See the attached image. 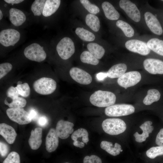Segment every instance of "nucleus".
<instances>
[{
  "mask_svg": "<svg viewBox=\"0 0 163 163\" xmlns=\"http://www.w3.org/2000/svg\"><path fill=\"white\" fill-rule=\"evenodd\" d=\"M116 99V96L113 93L99 90L91 95L89 100L91 103L95 106L105 107L113 105Z\"/></svg>",
  "mask_w": 163,
  "mask_h": 163,
  "instance_id": "1",
  "label": "nucleus"
},
{
  "mask_svg": "<svg viewBox=\"0 0 163 163\" xmlns=\"http://www.w3.org/2000/svg\"><path fill=\"white\" fill-rule=\"evenodd\" d=\"M102 127L106 133L112 135H117L123 133L126 129L124 121L119 118H108L103 121Z\"/></svg>",
  "mask_w": 163,
  "mask_h": 163,
  "instance_id": "2",
  "label": "nucleus"
},
{
  "mask_svg": "<svg viewBox=\"0 0 163 163\" xmlns=\"http://www.w3.org/2000/svg\"><path fill=\"white\" fill-rule=\"evenodd\" d=\"M33 87L35 91L38 93L42 95H48L55 91L56 88V83L51 78L42 77L34 82Z\"/></svg>",
  "mask_w": 163,
  "mask_h": 163,
  "instance_id": "3",
  "label": "nucleus"
},
{
  "mask_svg": "<svg viewBox=\"0 0 163 163\" xmlns=\"http://www.w3.org/2000/svg\"><path fill=\"white\" fill-rule=\"evenodd\" d=\"M135 110L134 107L131 104H119L107 107L104 112L108 116L117 117L131 114L134 112Z\"/></svg>",
  "mask_w": 163,
  "mask_h": 163,
  "instance_id": "4",
  "label": "nucleus"
},
{
  "mask_svg": "<svg viewBox=\"0 0 163 163\" xmlns=\"http://www.w3.org/2000/svg\"><path fill=\"white\" fill-rule=\"evenodd\" d=\"M24 53L25 57L29 59L38 62L44 60L46 56L43 47L36 43H32L26 47Z\"/></svg>",
  "mask_w": 163,
  "mask_h": 163,
  "instance_id": "5",
  "label": "nucleus"
},
{
  "mask_svg": "<svg viewBox=\"0 0 163 163\" xmlns=\"http://www.w3.org/2000/svg\"><path fill=\"white\" fill-rule=\"evenodd\" d=\"M56 50L58 55L62 59H67L75 52L74 42L70 38L64 37L57 44Z\"/></svg>",
  "mask_w": 163,
  "mask_h": 163,
  "instance_id": "6",
  "label": "nucleus"
},
{
  "mask_svg": "<svg viewBox=\"0 0 163 163\" xmlns=\"http://www.w3.org/2000/svg\"><path fill=\"white\" fill-rule=\"evenodd\" d=\"M8 117L20 125L30 123L32 119L29 113L23 108H9L6 111Z\"/></svg>",
  "mask_w": 163,
  "mask_h": 163,
  "instance_id": "7",
  "label": "nucleus"
},
{
  "mask_svg": "<svg viewBox=\"0 0 163 163\" xmlns=\"http://www.w3.org/2000/svg\"><path fill=\"white\" fill-rule=\"evenodd\" d=\"M20 37V33L14 29H6L0 32V43L5 47L14 46L19 40Z\"/></svg>",
  "mask_w": 163,
  "mask_h": 163,
  "instance_id": "8",
  "label": "nucleus"
},
{
  "mask_svg": "<svg viewBox=\"0 0 163 163\" xmlns=\"http://www.w3.org/2000/svg\"><path fill=\"white\" fill-rule=\"evenodd\" d=\"M141 79V75L139 72L130 71L125 73L118 78L117 82L120 86L126 89L137 84Z\"/></svg>",
  "mask_w": 163,
  "mask_h": 163,
  "instance_id": "9",
  "label": "nucleus"
},
{
  "mask_svg": "<svg viewBox=\"0 0 163 163\" xmlns=\"http://www.w3.org/2000/svg\"><path fill=\"white\" fill-rule=\"evenodd\" d=\"M119 4L120 8L124 11L127 15L132 20L136 22L140 21V12L134 3L129 0H121L119 2Z\"/></svg>",
  "mask_w": 163,
  "mask_h": 163,
  "instance_id": "10",
  "label": "nucleus"
},
{
  "mask_svg": "<svg viewBox=\"0 0 163 163\" xmlns=\"http://www.w3.org/2000/svg\"><path fill=\"white\" fill-rule=\"evenodd\" d=\"M125 46L129 51L143 56L149 54L151 50L146 43L136 39L127 41L125 43Z\"/></svg>",
  "mask_w": 163,
  "mask_h": 163,
  "instance_id": "11",
  "label": "nucleus"
},
{
  "mask_svg": "<svg viewBox=\"0 0 163 163\" xmlns=\"http://www.w3.org/2000/svg\"><path fill=\"white\" fill-rule=\"evenodd\" d=\"M71 78L77 82L82 85H88L92 81V78L90 74L79 68L74 67L69 71Z\"/></svg>",
  "mask_w": 163,
  "mask_h": 163,
  "instance_id": "12",
  "label": "nucleus"
},
{
  "mask_svg": "<svg viewBox=\"0 0 163 163\" xmlns=\"http://www.w3.org/2000/svg\"><path fill=\"white\" fill-rule=\"evenodd\" d=\"M74 124L67 121L60 120L57 122L56 131L59 137L62 139H67L74 131Z\"/></svg>",
  "mask_w": 163,
  "mask_h": 163,
  "instance_id": "13",
  "label": "nucleus"
},
{
  "mask_svg": "<svg viewBox=\"0 0 163 163\" xmlns=\"http://www.w3.org/2000/svg\"><path fill=\"white\" fill-rule=\"evenodd\" d=\"M145 69L152 74H163V61L158 59L148 58L143 62Z\"/></svg>",
  "mask_w": 163,
  "mask_h": 163,
  "instance_id": "14",
  "label": "nucleus"
},
{
  "mask_svg": "<svg viewBox=\"0 0 163 163\" xmlns=\"http://www.w3.org/2000/svg\"><path fill=\"white\" fill-rule=\"evenodd\" d=\"M146 23L150 30L155 34L160 35L163 33L161 24L156 17L152 13L147 11L144 15Z\"/></svg>",
  "mask_w": 163,
  "mask_h": 163,
  "instance_id": "15",
  "label": "nucleus"
},
{
  "mask_svg": "<svg viewBox=\"0 0 163 163\" xmlns=\"http://www.w3.org/2000/svg\"><path fill=\"white\" fill-rule=\"evenodd\" d=\"M59 143V137L56 129L51 128L46 137L45 145L46 151L49 152L55 151L57 148Z\"/></svg>",
  "mask_w": 163,
  "mask_h": 163,
  "instance_id": "16",
  "label": "nucleus"
},
{
  "mask_svg": "<svg viewBox=\"0 0 163 163\" xmlns=\"http://www.w3.org/2000/svg\"><path fill=\"white\" fill-rule=\"evenodd\" d=\"M0 134L10 144L14 142L17 135L12 127L4 123L0 124Z\"/></svg>",
  "mask_w": 163,
  "mask_h": 163,
  "instance_id": "17",
  "label": "nucleus"
},
{
  "mask_svg": "<svg viewBox=\"0 0 163 163\" xmlns=\"http://www.w3.org/2000/svg\"><path fill=\"white\" fill-rule=\"evenodd\" d=\"M42 129L36 127L32 130L28 140V143L30 148L33 150L37 149L42 143Z\"/></svg>",
  "mask_w": 163,
  "mask_h": 163,
  "instance_id": "18",
  "label": "nucleus"
},
{
  "mask_svg": "<svg viewBox=\"0 0 163 163\" xmlns=\"http://www.w3.org/2000/svg\"><path fill=\"white\" fill-rule=\"evenodd\" d=\"M152 123V122L147 121L140 126L139 127L143 132L142 134H139L136 132L133 134L136 141L142 142L145 140L146 138L149 136V134L152 133L154 129V127L151 126Z\"/></svg>",
  "mask_w": 163,
  "mask_h": 163,
  "instance_id": "19",
  "label": "nucleus"
},
{
  "mask_svg": "<svg viewBox=\"0 0 163 163\" xmlns=\"http://www.w3.org/2000/svg\"><path fill=\"white\" fill-rule=\"evenodd\" d=\"M9 13L10 21L15 26H21L26 20V17L24 14L17 8H11L9 11Z\"/></svg>",
  "mask_w": 163,
  "mask_h": 163,
  "instance_id": "20",
  "label": "nucleus"
},
{
  "mask_svg": "<svg viewBox=\"0 0 163 163\" xmlns=\"http://www.w3.org/2000/svg\"><path fill=\"white\" fill-rule=\"evenodd\" d=\"M102 7L105 17L111 20H118L120 15L113 6L107 2H104L102 4Z\"/></svg>",
  "mask_w": 163,
  "mask_h": 163,
  "instance_id": "21",
  "label": "nucleus"
},
{
  "mask_svg": "<svg viewBox=\"0 0 163 163\" xmlns=\"http://www.w3.org/2000/svg\"><path fill=\"white\" fill-rule=\"evenodd\" d=\"M127 67L124 63H119L112 66L107 72V77L111 78H119L126 71Z\"/></svg>",
  "mask_w": 163,
  "mask_h": 163,
  "instance_id": "22",
  "label": "nucleus"
},
{
  "mask_svg": "<svg viewBox=\"0 0 163 163\" xmlns=\"http://www.w3.org/2000/svg\"><path fill=\"white\" fill-rule=\"evenodd\" d=\"M60 0H47L45 4L42 14L45 17L49 16L54 14L59 8Z\"/></svg>",
  "mask_w": 163,
  "mask_h": 163,
  "instance_id": "23",
  "label": "nucleus"
},
{
  "mask_svg": "<svg viewBox=\"0 0 163 163\" xmlns=\"http://www.w3.org/2000/svg\"><path fill=\"white\" fill-rule=\"evenodd\" d=\"M100 147L102 149L113 156L119 155L122 149L121 146L119 144L116 143L113 145L111 142L105 141L101 142Z\"/></svg>",
  "mask_w": 163,
  "mask_h": 163,
  "instance_id": "24",
  "label": "nucleus"
},
{
  "mask_svg": "<svg viewBox=\"0 0 163 163\" xmlns=\"http://www.w3.org/2000/svg\"><path fill=\"white\" fill-rule=\"evenodd\" d=\"M147 44L150 50L163 56V40L157 38H152L147 42Z\"/></svg>",
  "mask_w": 163,
  "mask_h": 163,
  "instance_id": "25",
  "label": "nucleus"
},
{
  "mask_svg": "<svg viewBox=\"0 0 163 163\" xmlns=\"http://www.w3.org/2000/svg\"><path fill=\"white\" fill-rule=\"evenodd\" d=\"M160 97L161 94L158 90L155 89H149L143 100V103L147 105H151L154 102L158 101Z\"/></svg>",
  "mask_w": 163,
  "mask_h": 163,
  "instance_id": "26",
  "label": "nucleus"
},
{
  "mask_svg": "<svg viewBox=\"0 0 163 163\" xmlns=\"http://www.w3.org/2000/svg\"><path fill=\"white\" fill-rule=\"evenodd\" d=\"M87 48L89 51L97 59H101L105 52L104 48L96 43H89L87 45Z\"/></svg>",
  "mask_w": 163,
  "mask_h": 163,
  "instance_id": "27",
  "label": "nucleus"
},
{
  "mask_svg": "<svg viewBox=\"0 0 163 163\" xmlns=\"http://www.w3.org/2000/svg\"><path fill=\"white\" fill-rule=\"evenodd\" d=\"M8 98L11 100V101H8L5 100L4 103L10 108H22L26 105V101L23 97L16 96Z\"/></svg>",
  "mask_w": 163,
  "mask_h": 163,
  "instance_id": "28",
  "label": "nucleus"
},
{
  "mask_svg": "<svg viewBox=\"0 0 163 163\" xmlns=\"http://www.w3.org/2000/svg\"><path fill=\"white\" fill-rule=\"evenodd\" d=\"M86 24L92 30L97 32L99 30L100 25V22L98 17L91 14L87 15L85 18Z\"/></svg>",
  "mask_w": 163,
  "mask_h": 163,
  "instance_id": "29",
  "label": "nucleus"
},
{
  "mask_svg": "<svg viewBox=\"0 0 163 163\" xmlns=\"http://www.w3.org/2000/svg\"><path fill=\"white\" fill-rule=\"evenodd\" d=\"M116 25L121 30L126 37H131L133 36L134 30L127 23L122 20H119L117 21Z\"/></svg>",
  "mask_w": 163,
  "mask_h": 163,
  "instance_id": "30",
  "label": "nucleus"
},
{
  "mask_svg": "<svg viewBox=\"0 0 163 163\" xmlns=\"http://www.w3.org/2000/svg\"><path fill=\"white\" fill-rule=\"evenodd\" d=\"M88 133L87 130L83 128H80L73 132L71 138L75 141L80 138H82V142L86 144L89 141Z\"/></svg>",
  "mask_w": 163,
  "mask_h": 163,
  "instance_id": "31",
  "label": "nucleus"
},
{
  "mask_svg": "<svg viewBox=\"0 0 163 163\" xmlns=\"http://www.w3.org/2000/svg\"><path fill=\"white\" fill-rule=\"evenodd\" d=\"M75 32L81 39L84 41H91L95 39V36L92 33L83 28L77 27Z\"/></svg>",
  "mask_w": 163,
  "mask_h": 163,
  "instance_id": "32",
  "label": "nucleus"
},
{
  "mask_svg": "<svg viewBox=\"0 0 163 163\" xmlns=\"http://www.w3.org/2000/svg\"><path fill=\"white\" fill-rule=\"evenodd\" d=\"M80 59L82 62L92 65H97L99 62L98 59L87 51H84L81 53Z\"/></svg>",
  "mask_w": 163,
  "mask_h": 163,
  "instance_id": "33",
  "label": "nucleus"
},
{
  "mask_svg": "<svg viewBox=\"0 0 163 163\" xmlns=\"http://www.w3.org/2000/svg\"><path fill=\"white\" fill-rule=\"evenodd\" d=\"M45 0H35L32 3L31 9L34 16H40L42 13Z\"/></svg>",
  "mask_w": 163,
  "mask_h": 163,
  "instance_id": "34",
  "label": "nucleus"
},
{
  "mask_svg": "<svg viewBox=\"0 0 163 163\" xmlns=\"http://www.w3.org/2000/svg\"><path fill=\"white\" fill-rule=\"evenodd\" d=\"M148 157L154 159L158 156L163 155V146L153 147L148 150L146 152Z\"/></svg>",
  "mask_w": 163,
  "mask_h": 163,
  "instance_id": "35",
  "label": "nucleus"
},
{
  "mask_svg": "<svg viewBox=\"0 0 163 163\" xmlns=\"http://www.w3.org/2000/svg\"><path fill=\"white\" fill-rule=\"evenodd\" d=\"M84 7L90 13L93 14H96L100 11L98 7L95 5L92 4L87 0L80 1Z\"/></svg>",
  "mask_w": 163,
  "mask_h": 163,
  "instance_id": "36",
  "label": "nucleus"
},
{
  "mask_svg": "<svg viewBox=\"0 0 163 163\" xmlns=\"http://www.w3.org/2000/svg\"><path fill=\"white\" fill-rule=\"evenodd\" d=\"M16 88L19 95L24 97H28L30 94V88L28 83H24L21 85H17Z\"/></svg>",
  "mask_w": 163,
  "mask_h": 163,
  "instance_id": "37",
  "label": "nucleus"
},
{
  "mask_svg": "<svg viewBox=\"0 0 163 163\" xmlns=\"http://www.w3.org/2000/svg\"><path fill=\"white\" fill-rule=\"evenodd\" d=\"M3 163H20L19 155L15 152H12L8 154Z\"/></svg>",
  "mask_w": 163,
  "mask_h": 163,
  "instance_id": "38",
  "label": "nucleus"
},
{
  "mask_svg": "<svg viewBox=\"0 0 163 163\" xmlns=\"http://www.w3.org/2000/svg\"><path fill=\"white\" fill-rule=\"evenodd\" d=\"M12 65L8 62L3 63L0 64V79L5 76L12 69Z\"/></svg>",
  "mask_w": 163,
  "mask_h": 163,
  "instance_id": "39",
  "label": "nucleus"
},
{
  "mask_svg": "<svg viewBox=\"0 0 163 163\" xmlns=\"http://www.w3.org/2000/svg\"><path fill=\"white\" fill-rule=\"evenodd\" d=\"M83 163H102L101 159L98 156L92 155L86 156L84 158Z\"/></svg>",
  "mask_w": 163,
  "mask_h": 163,
  "instance_id": "40",
  "label": "nucleus"
},
{
  "mask_svg": "<svg viewBox=\"0 0 163 163\" xmlns=\"http://www.w3.org/2000/svg\"><path fill=\"white\" fill-rule=\"evenodd\" d=\"M6 94L8 98H12L19 96V94L16 88L12 86L10 87L7 90Z\"/></svg>",
  "mask_w": 163,
  "mask_h": 163,
  "instance_id": "41",
  "label": "nucleus"
},
{
  "mask_svg": "<svg viewBox=\"0 0 163 163\" xmlns=\"http://www.w3.org/2000/svg\"><path fill=\"white\" fill-rule=\"evenodd\" d=\"M9 151V147L8 145L4 142H0V153L2 157H5Z\"/></svg>",
  "mask_w": 163,
  "mask_h": 163,
  "instance_id": "42",
  "label": "nucleus"
},
{
  "mask_svg": "<svg viewBox=\"0 0 163 163\" xmlns=\"http://www.w3.org/2000/svg\"><path fill=\"white\" fill-rule=\"evenodd\" d=\"M155 142L159 146H163V128L161 129L157 134Z\"/></svg>",
  "mask_w": 163,
  "mask_h": 163,
  "instance_id": "43",
  "label": "nucleus"
},
{
  "mask_svg": "<svg viewBox=\"0 0 163 163\" xmlns=\"http://www.w3.org/2000/svg\"><path fill=\"white\" fill-rule=\"evenodd\" d=\"M38 124L41 126H45L48 123V120L45 116H42L39 118L37 120Z\"/></svg>",
  "mask_w": 163,
  "mask_h": 163,
  "instance_id": "44",
  "label": "nucleus"
},
{
  "mask_svg": "<svg viewBox=\"0 0 163 163\" xmlns=\"http://www.w3.org/2000/svg\"><path fill=\"white\" fill-rule=\"evenodd\" d=\"M107 77V72H99L97 74L96 77L97 79L100 81L103 80L105 78Z\"/></svg>",
  "mask_w": 163,
  "mask_h": 163,
  "instance_id": "45",
  "label": "nucleus"
},
{
  "mask_svg": "<svg viewBox=\"0 0 163 163\" xmlns=\"http://www.w3.org/2000/svg\"><path fill=\"white\" fill-rule=\"evenodd\" d=\"M73 143L74 146L80 148H83L85 146V144L83 142H80L78 140L74 141Z\"/></svg>",
  "mask_w": 163,
  "mask_h": 163,
  "instance_id": "46",
  "label": "nucleus"
},
{
  "mask_svg": "<svg viewBox=\"0 0 163 163\" xmlns=\"http://www.w3.org/2000/svg\"><path fill=\"white\" fill-rule=\"evenodd\" d=\"M29 114L32 120L35 119L37 115V112L34 109L31 110L29 112Z\"/></svg>",
  "mask_w": 163,
  "mask_h": 163,
  "instance_id": "47",
  "label": "nucleus"
},
{
  "mask_svg": "<svg viewBox=\"0 0 163 163\" xmlns=\"http://www.w3.org/2000/svg\"><path fill=\"white\" fill-rule=\"evenodd\" d=\"M5 1L9 4L13 5L14 4H18L23 2V0H5Z\"/></svg>",
  "mask_w": 163,
  "mask_h": 163,
  "instance_id": "48",
  "label": "nucleus"
},
{
  "mask_svg": "<svg viewBox=\"0 0 163 163\" xmlns=\"http://www.w3.org/2000/svg\"><path fill=\"white\" fill-rule=\"evenodd\" d=\"M3 17V14L2 11L0 10V20H1Z\"/></svg>",
  "mask_w": 163,
  "mask_h": 163,
  "instance_id": "49",
  "label": "nucleus"
},
{
  "mask_svg": "<svg viewBox=\"0 0 163 163\" xmlns=\"http://www.w3.org/2000/svg\"><path fill=\"white\" fill-rule=\"evenodd\" d=\"M22 84V82L20 81H19L18 82H17L18 85H21V84Z\"/></svg>",
  "mask_w": 163,
  "mask_h": 163,
  "instance_id": "50",
  "label": "nucleus"
},
{
  "mask_svg": "<svg viewBox=\"0 0 163 163\" xmlns=\"http://www.w3.org/2000/svg\"><path fill=\"white\" fill-rule=\"evenodd\" d=\"M123 151V150H122V149H121V150L120 152H122Z\"/></svg>",
  "mask_w": 163,
  "mask_h": 163,
  "instance_id": "51",
  "label": "nucleus"
},
{
  "mask_svg": "<svg viewBox=\"0 0 163 163\" xmlns=\"http://www.w3.org/2000/svg\"><path fill=\"white\" fill-rule=\"evenodd\" d=\"M68 163V162H66V163Z\"/></svg>",
  "mask_w": 163,
  "mask_h": 163,
  "instance_id": "52",
  "label": "nucleus"
},
{
  "mask_svg": "<svg viewBox=\"0 0 163 163\" xmlns=\"http://www.w3.org/2000/svg\"><path fill=\"white\" fill-rule=\"evenodd\" d=\"M162 1H163V0H162Z\"/></svg>",
  "mask_w": 163,
  "mask_h": 163,
  "instance_id": "53",
  "label": "nucleus"
}]
</instances>
